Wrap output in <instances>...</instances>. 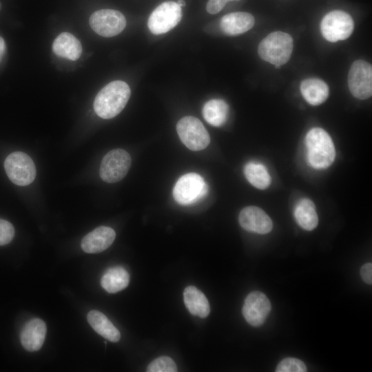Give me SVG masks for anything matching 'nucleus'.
Instances as JSON below:
<instances>
[{"label":"nucleus","instance_id":"nucleus-26","mask_svg":"<svg viewBox=\"0 0 372 372\" xmlns=\"http://www.w3.org/2000/svg\"><path fill=\"white\" fill-rule=\"evenodd\" d=\"M307 367L304 363L299 359L287 358L278 364L276 372H305Z\"/></svg>","mask_w":372,"mask_h":372},{"label":"nucleus","instance_id":"nucleus-18","mask_svg":"<svg viewBox=\"0 0 372 372\" xmlns=\"http://www.w3.org/2000/svg\"><path fill=\"white\" fill-rule=\"evenodd\" d=\"M300 92L305 101L312 105H319L329 96L327 84L321 79L311 78L302 81Z\"/></svg>","mask_w":372,"mask_h":372},{"label":"nucleus","instance_id":"nucleus-9","mask_svg":"<svg viewBox=\"0 0 372 372\" xmlns=\"http://www.w3.org/2000/svg\"><path fill=\"white\" fill-rule=\"evenodd\" d=\"M182 18L181 7L174 1H165L151 13L147 26L154 34L166 33L173 29Z\"/></svg>","mask_w":372,"mask_h":372},{"label":"nucleus","instance_id":"nucleus-5","mask_svg":"<svg viewBox=\"0 0 372 372\" xmlns=\"http://www.w3.org/2000/svg\"><path fill=\"white\" fill-rule=\"evenodd\" d=\"M176 131L182 143L192 151L204 149L209 144L207 130L194 116H187L180 118L176 124Z\"/></svg>","mask_w":372,"mask_h":372},{"label":"nucleus","instance_id":"nucleus-22","mask_svg":"<svg viewBox=\"0 0 372 372\" xmlns=\"http://www.w3.org/2000/svg\"><path fill=\"white\" fill-rule=\"evenodd\" d=\"M229 106L223 99H211L205 103L203 115L205 121L215 127L222 126L227 121Z\"/></svg>","mask_w":372,"mask_h":372},{"label":"nucleus","instance_id":"nucleus-16","mask_svg":"<svg viewBox=\"0 0 372 372\" xmlns=\"http://www.w3.org/2000/svg\"><path fill=\"white\" fill-rule=\"evenodd\" d=\"M254 23V17L250 13L236 12L224 15L220 21V28L226 34L234 36L247 32Z\"/></svg>","mask_w":372,"mask_h":372},{"label":"nucleus","instance_id":"nucleus-7","mask_svg":"<svg viewBox=\"0 0 372 372\" xmlns=\"http://www.w3.org/2000/svg\"><path fill=\"white\" fill-rule=\"evenodd\" d=\"M354 23L352 17L342 10L327 13L320 23L323 37L329 42H337L349 38L353 32Z\"/></svg>","mask_w":372,"mask_h":372},{"label":"nucleus","instance_id":"nucleus-6","mask_svg":"<svg viewBox=\"0 0 372 372\" xmlns=\"http://www.w3.org/2000/svg\"><path fill=\"white\" fill-rule=\"evenodd\" d=\"M4 168L10 180L19 186L30 185L36 177V167L32 159L21 152L9 154L4 161Z\"/></svg>","mask_w":372,"mask_h":372},{"label":"nucleus","instance_id":"nucleus-25","mask_svg":"<svg viewBox=\"0 0 372 372\" xmlns=\"http://www.w3.org/2000/svg\"><path fill=\"white\" fill-rule=\"evenodd\" d=\"M148 372H176L177 366L169 357L161 356L151 362L147 368Z\"/></svg>","mask_w":372,"mask_h":372},{"label":"nucleus","instance_id":"nucleus-20","mask_svg":"<svg viewBox=\"0 0 372 372\" xmlns=\"http://www.w3.org/2000/svg\"><path fill=\"white\" fill-rule=\"evenodd\" d=\"M87 320L91 327L107 340L116 342L120 340L119 331L103 313L92 310L87 313Z\"/></svg>","mask_w":372,"mask_h":372},{"label":"nucleus","instance_id":"nucleus-27","mask_svg":"<svg viewBox=\"0 0 372 372\" xmlns=\"http://www.w3.org/2000/svg\"><path fill=\"white\" fill-rule=\"evenodd\" d=\"M14 236L12 225L3 219H0V245H5L11 242Z\"/></svg>","mask_w":372,"mask_h":372},{"label":"nucleus","instance_id":"nucleus-8","mask_svg":"<svg viewBox=\"0 0 372 372\" xmlns=\"http://www.w3.org/2000/svg\"><path fill=\"white\" fill-rule=\"evenodd\" d=\"M132 159L127 152L123 149H114L103 158L100 166L101 178L108 183L121 180L127 174Z\"/></svg>","mask_w":372,"mask_h":372},{"label":"nucleus","instance_id":"nucleus-12","mask_svg":"<svg viewBox=\"0 0 372 372\" xmlns=\"http://www.w3.org/2000/svg\"><path fill=\"white\" fill-rule=\"evenodd\" d=\"M271 303L262 292L254 291L246 297L242 309L246 321L253 327L261 326L271 311Z\"/></svg>","mask_w":372,"mask_h":372},{"label":"nucleus","instance_id":"nucleus-28","mask_svg":"<svg viewBox=\"0 0 372 372\" xmlns=\"http://www.w3.org/2000/svg\"><path fill=\"white\" fill-rule=\"evenodd\" d=\"M238 0H209L206 5L208 13L214 14L219 12L229 1Z\"/></svg>","mask_w":372,"mask_h":372},{"label":"nucleus","instance_id":"nucleus-10","mask_svg":"<svg viewBox=\"0 0 372 372\" xmlns=\"http://www.w3.org/2000/svg\"><path fill=\"white\" fill-rule=\"evenodd\" d=\"M92 29L100 36L112 37L120 34L126 26V19L119 11L112 9H101L90 17Z\"/></svg>","mask_w":372,"mask_h":372},{"label":"nucleus","instance_id":"nucleus-13","mask_svg":"<svg viewBox=\"0 0 372 372\" xmlns=\"http://www.w3.org/2000/svg\"><path fill=\"white\" fill-rule=\"evenodd\" d=\"M238 220L245 230L260 234L270 232L273 227L269 216L262 209L255 206L242 209L240 212Z\"/></svg>","mask_w":372,"mask_h":372},{"label":"nucleus","instance_id":"nucleus-31","mask_svg":"<svg viewBox=\"0 0 372 372\" xmlns=\"http://www.w3.org/2000/svg\"><path fill=\"white\" fill-rule=\"evenodd\" d=\"M176 3L180 7H183V6H185V1L184 0H178V1Z\"/></svg>","mask_w":372,"mask_h":372},{"label":"nucleus","instance_id":"nucleus-15","mask_svg":"<svg viewBox=\"0 0 372 372\" xmlns=\"http://www.w3.org/2000/svg\"><path fill=\"white\" fill-rule=\"evenodd\" d=\"M46 334V325L39 318L29 320L23 327L21 333V342L28 351L39 350L44 342Z\"/></svg>","mask_w":372,"mask_h":372},{"label":"nucleus","instance_id":"nucleus-17","mask_svg":"<svg viewBox=\"0 0 372 372\" xmlns=\"http://www.w3.org/2000/svg\"><path fill=\"white\" fill-rule=\"evenodd\" d=\"M52 50L59 56L76 61L81 55L82 46L80 41L69 32L59 34L52 43Z\"/></svg>","mask_w":372,"mask_h":372},{"label":"nucleus","instance_id":"nucleus-14","mask_svg":"<svg viewBox=\"0 0 372 372\" xmlns=\"http://www.w3.org/2000/svg\"><path fill=\"white\" fill-rule=\"evenodd\" d=\"M115 237L116 233L112 228L100 226L83 237L81 246L86 253H99L107 249L114 242Z\"/></svg>","mask_w":372,"mask_h":372},{"label":"nucleus","instance_id":"nucleus-29","mask_svg":"<svg viewBox=\"0 0 372 372\" xmlns=\"http://www.w3.org/2000/svg\"><path fill=\"white\" fill-rule=\"evenodd\" d=\"M360 275L366 284H372V264L371 262L366 263L361 267Z\"/></svg>","mask_w":372,"mask_h":372},{"label":"nucleus","instance_id":"nucleus-11","mask_svg":"<svg viewBox=\"0 0 372 372\" xmlns=\"http://www.w3.org/2000/svg\"><path fill=\"white\" fill-rule=\"evenodd\" d=\"M348 86L351 94L360 100L372 94V67L364 60H356L351 65L348 74Z\"/></svg>","mask_w":372,"mask_h":372},{"label":"nucleus","instance_id":"nucleus-1","mask_svg":"<svg viewBox=\"0 0 372 372\" xmlns=\"http://www.w3.org/2000/svg\"><path fill=\"white\" fill-rule=\"evenodd\" d=\"M131 91L124 81H114L103 87L97 94L94 101L96 114L104 119L117 116L126 105Z\"/></svg>","mask_w":372,"mask_h":372},{"label":"nucleus","instance_id":"nucleus-21","mask_svg":"<svg viewBox=\"0 0 372 372\" xmlns=\"http://www.w3.org/2000/svg\"><path fill=\"white\" fill-rule=\"evenodd\" d=\"M130 275L122 267L116 266L106 270L101 280L102 287L109 293H116L129 285Z\"/></svg>","mask_w":372,"mask_h":372},{"label":"nucleus","instance_id":"nucleus-23","mask_svg":"<svg viewBox=\"0 0 372 372\" xmlns=\"http://www.w3.org/2000/svg\"><path fill=\"white\" fill-rule=\"evenodd\" d=\"M294 216L297 223L305 230L311 231L318 225V217L315 205L308 198H302L298 202Z\"/></svg>","mask_w":372,"mask_h":372},{"label":"nucleus","instance_id":"nucleus-4","mask_svg":"<svg viewBox=\"0 0 372 372\" xmlns=\"http://www.w3.org/2000/svg\"><path fill=\"white\" fill-rule=\"evenodd\" d=\"M208 185L203 178L196 173L183 175L173 189L174 200L180 205H189L197 203L207 196Z\"/></svg>","mask_w":372,"mask_h":372},{"label":"nucleus","instance_id":"nucleus-32","mask_svg":"<svg viewBox=\"0 0 372 372\" xmlns=\"http://www.w3.org/2000/svg\"><path fill=\"white\" fill-rule=\"evenodd\" d=\"M1 3L0 2V10H1Z\"/></svg>","mask_w":372,"mask_h":372},{"label":"nucleus","instance_id":"nucleus-24","mask_svg":"<svg viewBox=\"0 0 372 372\" xmlns=\"http://www.w3.org/2000/svg\"><path fill=\"white\" fill-rule=\"evenodd\" d=\"M244 173L247 180L260 189L267 188L271 184V176L261 163L249 162L245 166Z\"/></svg>","mask_w":372,"mask_h":372},{"label":"nucleus","instance_id":"nucleus-30","mask_svg":"<svg viewBox=\"0 0 372 372\" xmlns=\"http://www.w3.org/2000/svg\"><path fill=\"white\" fill-rule=\"evenodd\" d=\"M6 50V45L3 39L0 37V63L3 59Z\"/></svg>","mask_w":372,"mask_h":372},{"label":"nucleus","instance_id":"nucleus-19","mask_svg":"<svg viewBox=\"0 0 372 372\" xmlns=\"http://www.w3.org/2000/svg\"><path fill=\"white\" fill-rule=\"evenodd\" d=\"M184 303L190 313L202 318L210 312L209 301L203 292L194 286L187 287L183 292Z\"/></svg>","mask_w":372,"mask_h":372},{"label":"nucleus","instance_id":"nucleus-3","mask_svg":"<svg viewBox=\"0 0 372 372\" xmlns=\"http://www.w3.org/2000/svg\"><path fill=\"white\" fill-rule=\"evenodd\" d=\"M293 39L286 32L276 31L270 33L258 45L260 58L278 68L290 59L293 51Z\"/></svg>","mask_w":372,"mask_h":372},{"label":"nucleus","instance_id":"nucleus-2","mask_svg":"<svg viewBox=\"0 0 372 372\" xmlns=\"http://www.w3.org/2000/svg\"><path fill=\"white\" fill-rule=\"evenodd\" d=\"M305 144L307 161L312 167L326 169L333 163L335 157V146L325 130L320 127L310 130L307 134Z\"/></svg>","mask_w":372,"mask_h":372}]
</instances>
